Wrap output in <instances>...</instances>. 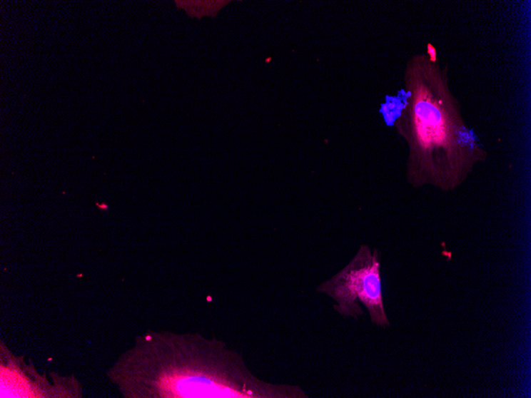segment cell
I'll list each match as a JSON object with an SVG mask.
<instances>
[{
	"instance_id": "1",
	"label": "cell",
	"mask_w": 531,
	"mask_h": 398,
	"mask_svg": "<svg viewBox=\"0 0 531 398\" xmlns=\"http://www.w3.org/2000/svg\"><path fill=\"white\" fill-rule=\"evenodd\" d=\"M108 375L130 398L309 397L298 386L257 379L241 354L200 334H145Z\"/></svg>"
},
{
	"instance_id": "2",
	"label": "cell",
	"mask_w": 531,
	"mask_h": 398,
	"mask_svg": "<svg viewBox=\"0 0 531 398\" xmlns=\"http://www.w3.org/2000/svg\"><path fill=\"white\" fill-rule=\"evenodd\" d=\"M320 293L331 297L333 309L340 316L358 320L368 310L372 323L380 327H390L384 309L380 252L363 244L345 267L317 288Z\"/></svg>"
},
{
	"instance_id": "3",
	"label": "cell",
	"mask_w": 531,
	"mask_h": 398,
	"mask_svg": "<svg viewBox=\"0 0 531 398\" xmlns=\"http://www.w3.org/2000/svg\"><path fill=\"white\" fill-rule=\"evenodd\" d=\"M179 9H183L188 16L201 19L204 16L216 17L227 1H176Z\"/></svg>"
},
{
	"instance_id": "4",
	"label": "cell",
	"mask_w": 531,
	"mask_h": 398,
	"mask_svg": "<svg viewBox=\"0 0 531 398\" xmlns=\"http://www.w3.org/2000/svg\"><path fill=\"white\" fill-rule=\"evenodd\" d=\"M428 49H429V53L431 56L432 61H435V57H436L435 48L433 47L432 46L429 45V48Z\"/></svg>"
},
{
	"instance_id": "5",
	"label": "cell",
	"mask_w": 531,
	"mask_h": 398,
	"mask_svg": "<svg viewBox=\"0 0 531 398\" xmlns=\"http://www.w3.org/2000/svg\"><path fill=\"white\" fill-rule=\"evenodd\" d=\"M96 205H97L98 207H99V208H100L101 209H108V205H106V204H101V205H100V204H96Z\"/></svg>"
}]
</instances>
